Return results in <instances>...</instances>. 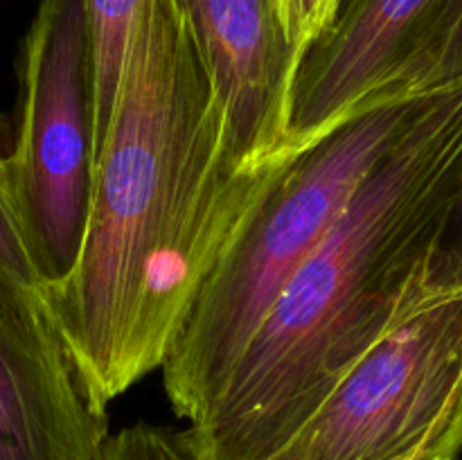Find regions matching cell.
<instances>
[{
  "instance_id": "1",
  "label": "cell",
  "mask_w": 462,
  "mask_h": 460,
  "mask_svg": "<svg viewBox=\"0 0 462 460\" xmlns=\"http://www.w3.org/2000/svg\"><path fill=\"white\" fill-rule=\"evenodd\" d=\"M284 161L239 162L179 0H140L79 257L48 291L97 409L165 363L221 248Z\"/></svg>"
},
{
  "instance_id": "2",
  "label": "cell",
  "mask_w": 462,
  "mask_h": 460,
  "mask_svg": "<svg viewBox=\"0 0 462 460\" xmlns=\"http://www.w3.org/2000/svg\"><path fill=\"white\" fill-rule=\"evenodd\" d=\"M462 180V79L429 97L298 266L206 413L199 460H273L431 287Z\"/></svg>"
},
{
  "instance_id": "3",
  "label": "cell",
  "mask_w": 462,
  "mask_h": 460,
  "mask_svg": "<svg viewBox=\"0 0 462 460\" xmlns=\"http://www.w3.org/2000/svg\"><path fill=\"white\" fill-rule=\"evenodd\" d=\"M431 95L352 113L278 167L221 248L161 365L180 419L206 413L275 298Z\"/></svg>"
},
{
  "instance_id": "4",
  "label": "cell",
  "mask_w": 462,
  "mask_h": 460,
  "mask_svg": "<svg viewBox=\"0 0 462 460\" xmlns=\"http://www.w3.org/2000/svg\"><path fill=\"white\" fill-rule=\"evenodd\" d=\"M95 165V77L86 0H41L18 63L7 152L14 197L45 291L79 257Z\"/></svg>"
},
{
  "instance_id": "5",
  "label": "cell",
  "mask_w": 462,
  "mask_h": 460,
  "mask_svg": "<svg viewBox=\"0 0 462 460\" xmlns=\"http://www.w3.org/2000/svg\"><path fill=\"white\" fill-rule=\"evenodd\" d=\"M462 415V289L424 298L273 460H391Z\"/></svg>"
},
{
  "instance_id": "6",
  "label": "cell",
  "mask_w": 462,
  "mask_h": 460,
  "mask_svg": "<svg viewBox=\"0 0 462 460\" xmlns=\"http://www.w3.org/2000/svg\"><path fill=\"white\" fill-rule=\"evenodd\" d=\"M462 79V0H343L307 48L293 84L282 156L347 115Z\"/></svg>"
},
{
  "instance_id": "7",
  "label": "cell",
  "mask_w": 462,
  "mask_h": 460,
  "mask_svg": "<svg viewBox=\"0 0 462 460\" xmlns=\"http://www.w3.org/2000/svg\"><path fill=\"white\" fill-rule=\"evenodd\" d=\"M106 437L48 293L0 280V460H99Z\"/></svg>"
},
{
  "instance_id": "8",
  "label": "cell",
  "mask_w": 462,
  "mask_h": 460,
  "mask_svg": "<svg viewBox=\"0 0 462 460\" xmlns=\"http://www.w3.org/2000/svg\"><path fill=\"white\" fill-rule=\"evenodd\" d=\"M228 120L239 162L284 161L293 84L302 57L284 27L280 0H179Z\"/></svg>"
},
{
  "instance_id": "9",
  "label": "cell",
  "mask_w": 462,
  "mask_h": 460,
  "mask_svg": "<svg viewBox=\"0 0 462 460\" xmlns=\"http://www.w3.org/2000/svg\"><path fill=\"white\" fill-rule=\"evenodd\" d=\"M140 0H86L95 77V156L111 122Z\"/></svg>"
},
{
  "instance_id": "10",
  "label": "cell",
  "mask_w": 462,
  "mask_h": 460,
  "mask_svg": "<svg viewBox=\"0 0 462 460\" xmlns=\"http://www.w3.org/2000/svg\"><path fill=\"white\" fill-rule=\"evenodd\" d=\"M0 280L25 284L45 291V284L36 271L30 242L23 228L21 212L14 197L7 153L0 149ZM48 293V291H45Z\"/></svg>"
},
{
  "instance_id": "11",
  "label": "cell",
  "mask_w": 462,
  "mask_h": 460,
  "mask_svg": "<svg viewBox=\"0 0 462 460\" xmlns=\"http://www.w3.org/2000/svg\"><path fill=\"white\" fill-rule=\"evenodd\" d=\"M99 460H199V454L188 428L135 422L113 436L108 433Z\"/></svg>"
},
{
  "instance_id": "12",
  "label": "cell",
  "mask_w": 462,
  "mask_h": 460,
  "mask_svg": "<svg viewBox=\"0 0 462 460\" xmlns=\"http://www.w3.org/2000/svg\"><path fill=\"white\" fill-rule=\"evenodd\" d=\"M341 5L343 0H280L289 41L300 57L332 25Z\"/></svg>"
},
{
  "instance_id": "13",
  "label": "cell",
  "mask_w": 462,
  "mask_h": 460,
  "mask_svg": "<svg viewBox=\"0 0 462 460\" xmlns=\"http://www.w3.org/2000/svg\"><path fill=\"white\" fill-rule=\"evenodd\" d=\"M433 289H462V180L431 262Z\"/></svg>"
},
{
  "instance_id": "14",
  "label": "cell",
  "mask_w": 462,
  "mask_h": 460,
  "mask_svg": "<svg viewBox=\"0 0 462 460\" xmlns=\"http://www.w3.org/2000/svg\"><path fill=\"white\" fill-rule=\"evenodd\" d=\"M462 454V415L433 428L413 449L391 460H458Z\"/></svg>"
}]
</instances>
